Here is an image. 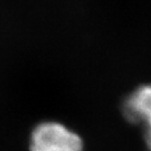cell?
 <instances>
[{"mask_svg":"<svg viewBox=\"0 0 151 151\" xmlns=\"http://www.w3.org/2000/svg\"><path fill=\"white\" fill-rule=\"evenodd\" d=\"M123 114L131 123L143 127L145 141L151 151V84L141 85L123 102Z\"/></svg>","mask_w":151,"mask_h":151,"instance_id":"obj_2","label":"cell"},{"mask_svg":"<svg viewBox=\"0 0 151 151\" xmlns=\"http://www.w3.org/2000/svg\"><path fill=\"white\" fill-rule=\"evenodd\" d=\"M80 135L54 121L37 124L30 133V151H82Z\"/></svg>","mask_w":151,"mask_h":151,"instance_id":"obj_1","label":"cell"}]
</instances>
